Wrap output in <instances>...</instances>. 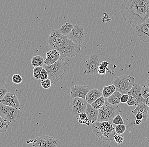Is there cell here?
Returning <instances> with one entry per match:
<instances>
[{
  "instance_id": "obj_5",
  "label": "cell",
  "mask_w": 149,
  "mask_h": 147,
  "mask_svg": "<svg viewBox=\"0 0 149 147\" xmlns=\"http://www.w3.org/2000/svg\"><path fill=\"white\" fill-rule=\"evenodd\" d=\"M121 113V109L120 107L110 104L106 101L102 108L98 110V116L97 122L110 121L112 122L113 119L116 115Z\"/></svg>"
},
{
  "instance_id": "obj_41",
  "label": "cell",
  "mask_w": 149,
  "mask_h": 147,
  "mask_svg": "<svg viewBox=\"0 0 149 147\" xmlns=\"http://www.w3.org/2000/svg\"><path fill=\"white\" fill-rule=\"evenodd\" d=\"M145 86H146V87H147L149 88V76L148 77V79H147Z\"/></svg>"
},
{
  "instance_id": "obj_26",
  "label": "cell",
  "mask_w": 149,
  "mask_h": 147,
  "mask_svg": "<svg viewBox=\"0 0 149 147\" xmlns=\"http://www.w3.org/2000/svg\"><path fill=\"white\" fill-rule=\"evenodd\" d=\"M11 122L7 121L0 116V133L6 132L9 127Z\"/></svg>"
},
{
  "instance_id": "obj_3",
  "label": "cell",
  "mask_w": 149,
  "mask_h": 147,
  "mask_svg": "<svg viewBox=\"0 0 149 147\" xmlns=\"http://www.w3.org/2000/svg\"><path fill=\"white\" fill-rule=\"evenodd\" d=\"M43 68L46 70L48 78L53 84H56L70 71L69 64L63 58H60L56 62L51 65L44 64Z\"/></svg>"
},
{
  "instance_id": "obj_33",
  "label": "cell",
  "mask_w": 149,
  "mask_h": 147,
  "mask_svg": "<svg viewBox=\"0 0 149 147\" xmlns=\"http://www.w3.org/2000/svg\"><path fill=\"white\" fill-rule=\"evenodd\" d=\"M113 140L115 141L117 144H120L123 143L124 140V137L122 134H115L113 136Z\"/></svg>"
},
{
  "instance_id": "obj_35",
  "label": "cell",
  "mask_w": 149,
  "mask_h": 147,
  "mask_svg": "<svg viewBox=\"0 0 149 147\" xmlns=\"http://www.w3.org/2000/svg\"><path fill=\"white\" fill-rule=\"evenodd\" d=\"M141 95L144 99H147L149 96V88L147 87L145 85L142 87Z\"/></svg>"
},
{
  "instance_id": "obj_6",
  "label": "cell",
  "mask_w": 149,
  "mask_h": 147,
  "mask_svg": "<svg viewBox=\"0 0 149 147\" xmlns=\"http://www.w3.org/2000/svg\"><path fill=\"white\" fill-rule=\"evenodd\" d=\"M81 63L85 74L89 75H96L99 66V56L96 53L86 56L82 60Z\"/></svg>"
},
{
  "instance_id": "obj_12",
  "label": "cell",
  "mask_w": 149,
  "mask_h": 147,
  "mask_svg": "<svg viewBox=\"0 0 149 147\" xmlns=\"http://www.w3.org/2000/svg\"><path fill=\"white\" fill-rule=\"evenodd\" d=\"M136 32L141 41L149 44V23L148 20L136 27Z\"/></svg>"
},
{
  "instance_id": "obj_9",
  "label": "cell",
  "mask_w": 149,
  "mask_h": 147,
  "mask_svg": "<svg viewBox=\"0 0 149 147\" xmlns=\"http://www.w3.org/2000/svg\"><path fill=\"white\" fill-rule=\"evenodd\" d=\"M87 105V102L84 99L75 97L71 101L69 109L71 113L77 118L80 114L85 113Z\"/></svg>"
},
{
  "instance_id": "obj_19",
  "label": "cell",
  "mask_w": 149,
  "mask_h": 147,
  "mask_svg": "<svg viewBox=\"0 0 149 147\" xmlns=\"http://www.w3.org/2000/svg\"><path fill=\"white\" fill-rule=\"evenodd\" d=\"M149 108L146 103L139 104L134 110H132L131 113L134 116L137 113H141L144 115L143 122H146L148 117Z\"/></svg>"
},
{
  "instance_id": "obj_21",
  "label": "cell",
  "mask_w": 149,
  "mask_h": 147,
  "mask_svg": "<svg viewBox=\"0 0 149 147\" xmlns=\"http://www.w3.org/2000/svg\"><path fill=\"white\" fill-rule=\"evenodd\" d=\"M73 27V25L72 23H66L58 29V30L63 35L68 36L72 30Z\"/></svg>"
},
{
  "instance_id": "obj_31",
  "label": "cell",
  "mask_w": 149,
  "mask_h": 147,
  "mask_svg": "<svg viewBox=\"0 0 149 147\" xmlns=\"http://www.w3.org/2000/svg\"><path fill=\"white\" fill-rule=\"evenodd\" d=\"M112 124L119 125V124H124L123 120L120 114L116 115L112 120Z\"/></svg>"
},
{
  "instance_id": "obj_14",
  "label": "cell",
  "mask_w": 149,
  "mask_h": 147,
  "mask_svg": "<svg viewBox=\"0 0 149 147\" xmlns=\"http://www.w3.org/2000/svg\"><path fill=\"white\" fill-rule=\"evenodd\" d=\"M1 103L4 105L20 109V103L15 94L13 92H7L1 100Z\"/></svg>"
},
{
  "instance_id": "obj_23",
  "label": "cell",
  "mask_w": 149,
  "mask_h": 147,
  "mask_svg": "<svg viewBox=\"0 0 149 147\" xmlns=\"http://www.w3.org/2000/svg\"><path fill=\"white\" fill-rule=\"evenodd\" d=\"M44 58L40 55L33 57L31 58V64L34 67H43L44 64Z\"/></svg>"
},
{
  "instance_id": "obj_38",
  "label": "cell",
  "mask_w": 149,
  "mask_h": 147,
  "mask_svg": "<svg viewBox=\"0 0 149 147\" xmlns=\"http://www.w3.org/2000/svg\"><path fill=\"white\" fill-rule=\"evenodd\" d=\"M128 94H122L121 96L120 101L121 103H126L128 101Z\"/></svg>"
},
{
  "instance_id": "obj_42",
  "label": "cell",
  "mask_w": 149,
  "mask_h": 147,
  "mask_svg": "<svg viewBox=\"0 0 149 147\" xmlns=\"http://www.w3.org/2000/svg\"><path fill=\"white\" fill-rule=\"evenodd\" d=\"M146 104L149 107V96L147 98V101L146 102Z\"/></svg>"
},
{
  "instance_id": "obj_25",
  "label": "cell",
  "mask_w": 149,
  "mask_h": 147,
  "mask_svg": "<svg viewBox=\"0 0 149 147\" xmlns=\"http://www.w3.org/2000/svg\"><path fill=\"white\" fill-rule=\"evenodd\" d=\"M105 101H106L105 98H104L103 96H102L94 101L91 104V105L95 109L99 110L102 108V106H104Z\"/></svg>"
},
{
  "instance_id": "obj_34",
  "label": "cell",
  "mask_w": 149,
  "mask_h": 147,
  "mask_svg": "<svg viewBox=\"0 0 149 147\" xmlns=\"http://www.w3.org/2000/svg\"><path fill=\"white\" fill-rule=\"evenodd\" d=\"M40 83L42 87L45 89H50L51 87V84H52L51 81L49 78L41 81Z\"/></svg>"
},
{
  "instance_id": "obj_20",
  "label": "cell",
  "mask_w": 149,
  "mask_h": 147,
  "mask_svg": "<svg viewBox=\"0 0 149 147\" xmlns=\"http://www.w3.org/2000/svg\"><path fill=\"white\" fill-rule=\"evenodd\" d=\"M122 94L118 91L113 92L107 99V102L114 106H118L121 103L120 99Z\"/></svg>"
},
{
  "instance_id": "obj_29",
  "label": "cell",
  "mask_w": 149,
  "mask_h": 147,
  "mask_svg": "<svg viewBox=\"0 0 149 147\" xmlns=\"http://www.w3.org/2000/svg\"><path fill=\"white\" fill-rule=\"evenodd\" d=\"M126 126L125 124H119L116 125L115 128V132L116 133L122 134L125 132L126 130Z\"/></svg>"
},
{
  "instance_id": "obj_7",
  "label": "cell",
  "mask_w": 149,
  "mask_h": 147,
  "mask_svg": "<svg viewBox=\"0 0 149 147\" xmlns=\"http://www.w3.org/2000/svg\"><path fill=\"white\" fill-rule=\"evenodd\" d=\"M135 78L129 75H123L116 77L112 81L116 88V91L122 94L128 93L132 86L135 83Z\"/></svg>"
},
{
  "instance_id": "obj_10",
  "label": "cell",
  "mask_w": 149,
  "mask_h": 147,
  "mask_svg": "<svg viewBox=\"0 0 149 147\" xmlns=\"http://www.w3.org/2000/svg\"><path fill=\"white\" fill-rule=\"evenodd\" d=\"M57 141L50 136L42 135L37 137L33 142V147H57Z\"/></svg>"
},
{
  "instance_id": "obj_28",
  "label": "cell",
  "mask_w": 149,
  "mask_h": 147,
  "mask_svg": "<svg viewBox=\"0 0 149 147\" xmlns=\"http://www.w3.org/2000/svg\"><path fill=\"white\" fill-rule=\"evenodd\" d=\"M128 94V101L126 103L127 106H137L139 105L137 101H136V99L132 96Z\"/></svg>"
},
{
  "instance_id": "obj_8",
  "label": "cell",
  "mask_w": 149,
  "mask_h": 147,
  "mask_svg": "<svg viewBox=\"0 0 149 147\" xmlns=\"http://www.w3.org/2000/svg\"><path fill=\"white\" fill-rule=\"evenodd\" d=\"M19 109L0 104V116L9 122H15L19 116Z\"/></svg>"
},
{
  "instance_id": "obj_4",
  "label": "cell",
  "mask_w": 149,
  "mask_h": 147,
  "mask_svg": "<svg viewBox=\"0 0 149 147\" xmlns=\"http://www.w3.org/2000/svg\"><path fill=\"white\" fill-rule=\"evenodd\" d=\"M92 128L96 135L103 143L113 140V136L116 134L112 122H96L92 124Z\"/></svg>"
},
{
  "instance_id": "obj_1",
  "label": "cell",
  "mask_w": 149,
  "mask_h": 147,
  "mask_svg": "<svg viewBox=\"0 0 149 147\" xmlns=\"http://www.w3.org/2000/svg\"><path fill=\"white\" fill-rule=\"evenodd\" d=\"M48 44L51 49L57 50L62 57L73 58L81 49V45L74 44L68 36L63 35L57 29L54 30L49 34Z\"/></svg>"
},
{
  "instance_id": "obj_13",
  "label": "cell",
  "mask_w": 149,
  "mask_h": 147,
  "mask_svg": "<svg viewBox=\"0 0 149 147\" xmlns=\"http://www.w3.org/2000/svg\"><path fill=\"white\" fill-rule=\"evenodd\" d=\"M89 90L88 87L84 85H74L71 87L70 96L72 99L75 97H79L85 100V97Z\"/></svg>"
},
{
  "instance_id": "obj_27",
  "label": "cell",
  "mask_w": 149,
  "mask_h": 147,
  "mask_svg": "<svg viewBox=\"0 0 149 147\" xmlns=\"http://www.w3.org/2000/svg\"><path fill=\"white\" fill-rule=\"evenodd\" d=\"M77 118L79 120V122L81 124H87V125H89L90 123H91L88 119L87 115L85 113L80 114Z\"/></svg>"
},
{
  "instance_id": "obj_16",
  "label": "cell",
  "mask_w": 149,
  "mask_h": 147,
  "mask_svg": "<svg viewBox=\"0 0 149 147\" xmlns=\"http://www.w3.org/2000/svg\"><path fill=\"white\" fill-rule=\"evenodd\" d=\"M60 53L56 49L47 51L46 53V58L44 61V64L51 65L56 62L60 58Z\"/></svg>"
},
{
  "instance_id": "obj_24",
  "label": "cell",
  "mask_w": 149,
  "mask_h": 147,
  "mask_svg": "<svg viewBox=\"0 0 149 147\" xmlns=\"http://www.w3.org/2000/svg\"><path fill=\"white\" fill-rule=\"evenodd\" d=\"M109 65V63L106 61H103L100 63L98 69L97 73L100 75H105L107 73V71L109 72V69H108V66Z\"/></svg>"
},
{
  "instance_id": "obj_40",
  "label": "cell",
  "mask_w": 149,
  "mask_h": 147,
  "mask_svg": "<svg viewBox=\"0 0 149 147\" xmlns=\"http://www.w3.org/2000/svg\"><path fill=\"white\" fill-rule=\"evenodd\" d=\"M142 121L141 120L136 119L135 120V123L136 125H139L142 123Z\"/></svg>"
},
{
  "instance_id": "obj_17",
  "label": "cell",
  "mask_w": 149,
  "mask_h": 147,
  "mask_svg": "<svg viewBox=\"0 0 149 147\" xmlns=\"http://www.w3.org/2000/svg\"><path fill=\"white\" fill-rule=\"evenodd\" d=\"M102 96V93L98 89H94L90 90L86 94L85 97V101L87 103L91 105L97 99Z\"/></svg>"
},
{
  "instance_id": "obj_44",
  "label": "cell",
  "mask_w": 149,
  "mask_h": 147,
  "mask_svg": "<svg viewBox=\"0 0 149 147\" xmlns=\"http://www.w3.org/2000/svg\"><path fill=\"white\" fill-rule=\"evenodd\" d=\"M1 100H0V104H1Z\"/></svg>"
},
{
  "instance_id": "obj_18",
  "label": "cell",
  "mask_w": 149,
  "mask_h": 147,
  "mask_svg": "<svg viewBox=\"0 0 149 147\" xmlns=\"http://www.w3.org/2000/svg\"><path fill=\"white\" fill-rule=\"evenodd\" d=\"M85 113L90 123H95L97 121L98 116V110L93 108L91 105L87 103Z\"/></svg>"
},
{
  "instance_id": "obj_22",
  "label": "cell",
  "mask_w": 149,
  "mask_h": 147,
  "mask_svg": "<svg viewBox=\"0 0 149 147\" xmlns=\"http://www.w3.org/2000/svg\"><path fill=\"white\" fill-rule=\"evenodd\" d=\"M116 88L113 84L104 87L102 89V95L104 98H108L116 91Z\"/></svg>"
},
{
  "instance_id": "obj_15",
  "label": "cell",
  "mask_w": 149,
  "mask_h": 147,
  "mask_svg": "<svg viewBox=\"0 0 149 147\" xmlns=\"http://www.w3.org/2000/svg\"><path fill=\"white\" fill-rule=\"evenodd\" d=\"M142 87L139 84H134L132 86L128 94L134 97L137 101L139 104L141 103H146L147 99H144L141 95Z\"/></svg>"
},
{
  "instance_id": "obj_37",
  "label": "cell",
  "mask_w": 149,
  "mask_h": 147,
  "mask_svg": "<svg viewBox=\"0 0 149 147\" xmlns=\"http://www.w3.org/2000/svg\"><path fill=\"white\" fill-rule=\"evenodd\" d=\"M48 78V75L47 72L45 69H42L40 75V79L41 81L47 79Z\"/></svg>"
},
{
  "instance_id": "obj_30",
  "label": "cell",
  "mask_w": 149,
  "mask_h": 147,
  "mask_svg": "<svg viewBox=\"0 0 149 147\" xmlns=\"http://www.w3.org/2000/svg\"><path fill=\"white\" fill-rule=\"evenodd\" d=\"M43 67H34L33 73V77L36 79H40V75Z\"/></svg>"
},
{
  "instance_id": "obj_39",
  "label": "cell",
  "mask_w": 149,
  "mask_h": 147,
  "mask_svg": "<svg viewBox=\"0 0 149 147\" xmlns=\"http://www.w3.org/2000/svg\"><path fill=\"white\" fill-rule=\"evenodd\" d=\"M136 119L141 120L143 122L144 120V115L141 113H137L135 115Z\"/></svg>"
},
{
  "instance_id": "obj_2",
  "label": "cell",
  "mask_w": 149,
  "mask_h": 147,
  "mask_svg": "<svg viewBox=\"0 0 149 147\" xmlns=\"http://www.w3.org/2000/svg\"><path fill=\"white\" fill-rule=\"evenodd\" d=\"M120 11L127 24L136 27L148 19L149 4L144 6H139L123 3L120 6Z\"/></svg>"
},
{
  "instance_id": "obj_36",
  "label": "cell",
  "mask_w": 149,
  "mask_h": 147,
  "mask_svg": "<svg viewBox=\"0 0 149 147\" xmlns=\"http://www.w3.org/2000/svg\"><path fill=\"white\" fill-rule=\"evenodd\" d=\"M7 92H8V90L6 87L4 85L0 83V100H1L3 98Z\"/></svg>"
},
{
  "instance_id": "obj_32",
  "label": "cell",
  "mask_w": 149,
  "mask_h": 147,
  "mask_svg": "<svg viewBox=\"0 0 149 147\" xmlns=\"http://www.w3.org/2000/svg\"><path fill=\"white\" fill-rule=\"evenodd\" d=\"M12 81L15 84H20L23 82V78L20 75L15 74L12 77Z\"/></svg>"
},
{
  "instance_id": "obj_43",
  "label": "cell",
  "mask_w": 149,
  "mask_h": 147,
  "mask_svg": "<svg viewBox=\"0 0 149 147\" xmlns=\"http://www.w3.org/2000/svg\"><path fill=\"white\" fill-rule=\"evenodd\" d=\"M147 20H148V21L149 23V18Z\"/></svg>"
},
{
  "instance_id": "obj_11",
  "label": "cell",
  "mask_w": 149,
  "mask_h": 147,
  "mask_svg": "<svg viewBox=\"0 0 149 147\" xmlns=\"http://www.w3.org/2000/svg\"><path fill=\"white\" fill-rule=\"evenodd\" d=\"M68 37L74 44L81 46L85 39L84 28L79 24H74Z\"/></svg>"
}]
</instances>
